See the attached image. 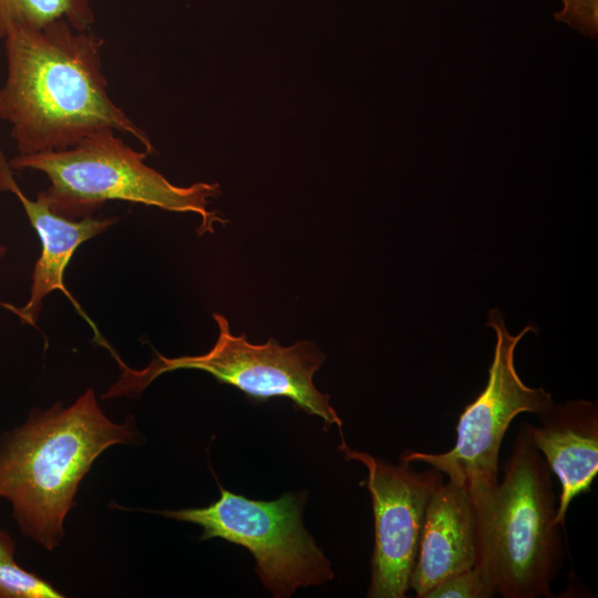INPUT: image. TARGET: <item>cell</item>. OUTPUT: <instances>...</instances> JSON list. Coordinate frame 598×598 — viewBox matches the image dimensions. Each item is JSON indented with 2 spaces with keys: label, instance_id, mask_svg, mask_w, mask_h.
Returning a JSON list of instances; mask_svg holds the SVG:
<instances>
[{
  "label": "cell",
  "instance_id": "1",
  "mask_svg": "<svg viewBox=\"0 0 598 598\" xmlns=\"http://www.w3.org/2000/svg\"><path fill=\"white\" fill-rule=\"evenodd\" d=\"M4 41L7 78L0 120L20 155L72 147L102 130L131 135L148 154V135L111 99L102 68L104 40L64 20L14 27Z\"/></svg>",
  "mask_w": 598,
  "mask_h": 598
},
{
  "label": "cell",
  "instance_id": "2",
  "mask_svg": "<svg viewBox=\"0 0 598 598\" xmlns=\"http://www.w3.org/2000/svg\"><path fill=\"white\" fill-rule=\"evenodd\" d=\"M135 439L131 420L111 422L89 389L72 405L34 410L0 437V497L8 499L21 532L52 550L74 506L82 478L107 447Z\"/></svg>",
  "mask_w": 598,
  "mask_h": 598
},
{
  "label": "cell",
  "instance_id": "3",
  "mask_svg": "<svg viewBox=\"0 0 598 598\" xmlns=\"http://www.w3.org/2000/svg\"><path fill=\"white\" fill-rule=\"evenodd\" d=\"M551 471L523 422L484 517L476 523L477 560L487 584L504 598L551 597L564 559L555 524Z\"/></svg>",
  "mask_w": 598,
  "mask_h": 598
},
{
  "label": "cell",
  "instance_id": "4",
  "mask_svg": "<svg viewBox=\"0 0 598 598\" xmlns=\"http://www.w3.org/2000/svg\"><path fill=\"white\" fill-rule=\"evenodd\" d=\"M147 155L130 147L115 131L102 130L65 150L18 154L9 165L12 171L44 174L49 186L38 195L70 219L91 217L105 203L123 200L194 213L202 219L199 235L213 233L216 223H226L207 208L208 199L220 194L217 183L176 186L144 162Z\"/></svg>",
  "mask_w": 598,
  "mask_h": 598
},
{
  "label": "cell",
  "instance_id": "5",
  "mask_svg": "<svg viewBox=\"0 0 598 598\" xmlns=\"http://www.w3.org/2000/svg\"><path fill=\"white\" fill-rule=\"evenodd\" d=\"M213 317L218 337L208 352L177 358L156 352L151 363L140 371L121 363L124 371L106 396L142 391L166 372L195 369L235 386L255 401L286 398L300 410L320 417L328 427L337 425L342 433V422L329 403V395L321 393L313 383V375L326 359L316 343L298 341L283 347L272 338L265 343H251L246 334H234L223 315L214 313Z\"/></svg>",
  "mask_w": 598,
  "mask_h": 598
},
{
  "label": "cell",
  "instance_id": "6",
  "mask_svg": "<svg viewBox=\"0 0 598 598\" xmlns=\"http://www.w3.org/2000/svg\"><path fill=\"white\" fill-rule=\"evenodd\" d=\"M487 326L496 334L487 384L467 404L458 417L456 442L445 453L405 451L401 460L421 462L445 474L448 481L467 487L481 520L498 484V455L511 422L523 412L540 414L551 403V394L543 388H529L518 377L514 353L519 340L533 326L513 336L505 327L502 313L491 310Z\"/></svg>",
  "mask_w": 598,
  "mask_h": 598
},
{
  "label": "cell",
  "instance_id": "7",
  "mask_svg": "<svg viewBox=\"0 0 598 598\" xmlns=\"http://www.w3.org/2000/svg\"><path fill=\"white\" fill-rule=\"evenodd\" d=\"M305 501L306 493L257 501L220 487V497L206 507L161 514L200 526V540L217 537L248 549L264 586L283 598L333 578L329 560L303 527Z\"/></svg>",
  "mask_w": 598,
  "mask_h": 598
},
{
  "label": "cell",
  "instance_id": "8",
  "mask_svg": "<svg viewBox=\"0 0 598 598\" xmlns=\"http://www.w3.org/2000/svg\"><path fill=\"white\" fill-rule=\"evenodd\" d=\"M339 450L347 460L368 471V489L374 515V548L367 597L403 598L416 561L427 503L442 481L431 467L417 472L409 462L393 465L364 452L351 450L341 436Z\"/></svg>",
  "mask_w": 598,
  "mask_h": 598
},
{
  "label": "cell",
  "instance_id": "9",
  "mask_svg": "<svg viewBox=\"0 0 598 598\" xmlns=\"http://www.w3.org/2000/svg\"><path fill=\"white\" fill-rule=\"evenodd\" d=\"M477 560L476 513L467 487L448 481L433 489L410 588L419 598Z\"/></svg>",
  "mask_w": 598,
  "mask_h": 598
},
{
  "label": "cell",
  "instance_id": "10",
  "mask_svg": "<svg viewBox=\"0 0 598 598\" xmlns=\"http://www.w3.org/2000/svg\"><path fill=\"white\" fill-rule=\"evenodd\" d=\"M0 190L10 192L19 199L40 239L41 254L31 276L30 297L16 310L22 321L34 324L49 293L61 290L72 300L64 285V272L73 254L82 243L113 226L117 217L70 219L58 215L40 195L31 199L22 192L1 152Z\"/></svg>",
  "mask_w": 598,
  "mask_h": 598
},
{
  "label": "cell",
  "instance_id": "11",
  "mask_svg": "<svg viewBox=\"0 0 598 598\" xmlns=\"http://www.w3.org/2000/svg\"><path fill=\"white\" fill-rule=\"evenodd\" d=\"M538 419L539 426L530 425V435L551 473L560 481L555 524L564 526L570 502L590 491L598 472L597 402H553Z\"/></svg>",
  "mask_w": 598,
  "mask_h": 598
},
{
  "label": "cell",
  "instance_id": "12",
  "mask_svg": "<svg viewBox=\"0 0 598 598\" xmlns=\"http://www.w3.org/2000/svg\"><path fill=\"white\" fill-rule=\"evenodd\" d=\"M58 20L84 31L95 19L89 0H0V40L14 27L41 28Z\"/></svg>",
  "mask_w": 598,
  "mask_h": 598
},
{
  "label": "cell",
  "instance_id": "13",
  "mask_svg": "<svg viewBox=\"0 0 598 598\" xmlns=\"http://www.w3.org/2000/svg\"><path fill=\"white\" fill-rule=\"evenodd\" d=\"M51 584L20 567L14 559H0V598H60Z\"/></svg>",
  "mask_w": 598,
  "mask_h": 598
},
{
  "label": "cell",
  "instance_id": "14",
  "mask_svg": "<svg viewBox=\"0 0 598 598\" xmlns=\"http://www.w3.org/2000/svg\"><path fill=\"white\" fill-rule=\"evenodd\" d=\"M494 595L481 568L475 565L440 582L425 598H489Z\"/></svg>",
  "mask_w": 598,
  "mask_h": 598
},
{
  "label": "cell",
  "instance_id": "15",
  "mask_svg": "<svg viewBox=\"0 0 598 598\" xmlns=\"http://www.w3.org/2000/svg\"><path fill=\"white\" fill-rule=\"evenodd\" d=\"M563 9L554 13L555 20L565 22L581 34L596 39L598 0H563Z\"/></svg>",
  "mask_w": 598,
  "mask_h": 598
},
{
  "label": "cell",
  "instance_id": "16",
  "mask_svg": "<svg viewBox=\"0 0 598 598\" xmlns=\"http://www.w3.org/2000/svg\"><path fill=\"white\" fill-rule=\"evenodd\" d=\"M14 555V543L12 538L0 529V559H12Z\"/></svg>",
  "mask_w": 598,
  "mask_h": 598
},
{
  "label": "cell",
  "instance_id": "17",
  "mask_svg": "<svg viewBox=\"0 0 598 598\" xmlns=\"http://www.w3.org/2000/svg\"><path fill=\"white\" fill-rule=\"evenodd\" d=\"M6 252H7L6 246H3L2 244H0V257L4 256Z\"/></svg>",
  "mask_w": 598,
  "mask_h": 598
}]
</instances>
